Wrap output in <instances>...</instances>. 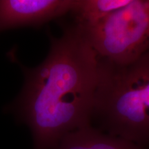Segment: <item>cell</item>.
<instances>
[{
    "label": "cell",
    "instance_id": "obj_1",
    "mask_svg": "<svg viewBox=\"0 0 149 149\" xmlns=\"http://www.w3.org/2000/svg\"><path fill=\"white\" fill-rule=\"evenodd\" d=\"M50 49L34 68L22 66L24 84L8 109L26 124L33 149H54L66 135L91 126L99 59L75 23L50 35Z\"/></svg>",
    "mask_w": 149,
    "mask_h": 149
},
{
    "label": "cell",
    "instance_id": "obj_4",
    "mask_svg": "<svg viewBox=\"0 0 149 149\" xmlns=\"http://www.w3.org/2000/svg\"><path fill=\"white\" fill-rule=\"evenodd\" d=\"M77 0H0V33L39 28L70 13Z\"/></svg>",
    "mask_w": 149,
    "mask_h": 149
},
{
    "label": "cell",
    "instance_id": "obj_5",
    "mask_svg": "<svg viewBox=\"0 0 149 149\" xmlns=\"http://www.w3.org/2000/svg\"><path fill=\"white\" fill-rule=\"evenodd\" d=\"M54 149H146L119 137L104 133L92 126L66 135Z\"/></svg>",
    "mask_w": 149,
    "mask_h": 149
},
{
    "label": "cell",
    "instance_id": "obj_6",
    "mask_svg": "<svg viewBox=\"0 0 149 149\" xmlns=\"http://www.w3.org/2000/svg\"><path fill=\"white\" fill-rule=\"evenodd\" d=\"M131 0H77L70 13L79 26L96 24L112 13L128 5Z\"/></svg>",
    "mask_w": 149,
    "mask_h": 149
},
{
    "label": "cell",
    "instance_id": "obj_3",
    "mask_svg": "<svg viewBox=\"0 0 149 149\" xmlns=\"http://www.w3.org/2000/svg\"><path fill=\"white\" fill-rule=\"evenodd\" d=\"M77 26L99 59L130 64L149 51V0H131L96 24Z\"/></svg>",
    "mask_w": 149,
    "mask_h": 149
},
{
    "label": "cell",
    "instance_id": "obj_2",
    "mask_svg": "<svg viewBox=\"0 0 149 149\" xmlns=\"http://www.w3.org/2000/svg\"><path fill=\"white\" fill-rule=\"evenodd\" d=\"M91 126L149 148V51L128 64L99 59Z\"/></svg>",
    "mask_w": 149,
    "mask_h": 149
}]
</instances>
